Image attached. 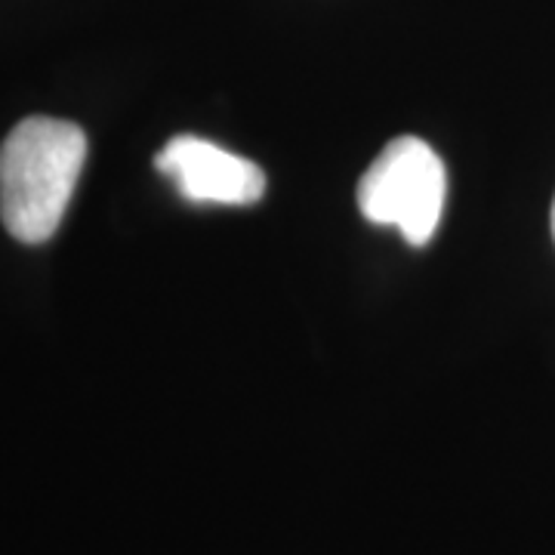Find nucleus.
Masks as SVG:
<instances>
[{"label":"nucleus","instance_id":"obj_2","mask_svg":"<svg viewBox=\"0 0 555 555\" xmlns=\"http://www.w3.org/2000/svg\"><path fill=\"white\" fill-rule=\"evenodd\" d=\"M448 195L444 164L416 137H396L358 182L364 219L398 229L408 244L423 247L436 235Z\"/></svg>","mask_w":555,"mask_h":555},{"label":"nucleus","instance_id":"obj_4","mask_svg":"<svg viewBox=\"0 0 555 555\" xmlns=\"http://www.w3.org/2000/svg\"><path fill=\"white\" fill-rule=\"evenodd\" d=\"M553 238H555V201H553Z\"/></svg>","mask_w":555,"mask_h":555},{"label":"nucleus","instance_id":"obj_3","mask_svg":"<svg viewBox=\"0 0 555 555\" xmlns=\"http://www.w3.org/2000/svg\"><path fill=\"white\" fill-rule=\"evenodd\" d=\"M155 167L177 185L182 198L195 204L247 207L266 192V173L254 160L201 137H173L155 155Z\"/></svg>","mask_w":555,"mask_h":555},{"label":"nucleus","instance_id":"obj_1","mask_svg":"<svg viewBox=\"0 0 555 555\" xmlns=\"http://www.w3.org/2000/svg\"><path fill=\"white\" fill-rule=\"evenodd\" d=\"M87 160V137L78 124L25 118L0 145V219L22 244L56 235Z\"/></svg>","mask_w":555,"mask_h":555}]
</instances>
